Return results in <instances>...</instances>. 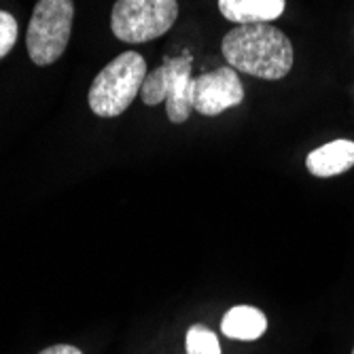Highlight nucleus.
I'll use <instances>...</instances> for the list:
<instances>
[{
  "instance_id": "1",
  "label": "nucleus",
  "mask_w": 354,
  "mask_h": 354,
  "mask_svg": "<svg viewBox=\"0 0 354 354\" xmlns=\"http://www.w3.org/2000/svg\"><path fill=\"white\" fill-rule=\"evenodd\" d=\"M221 51L234 71L266 81L286 77L295 59L293 43L270 24L236 26L225 35Z\"/></svg>"
},
{
  "instance_id": "2",
  "label": "nucleus",
  "mask_w": 354,
  "mask_h": 354,
  "mask_svg": "<svg viewBox=\"0 0 354 354\" xmlns=\"http://www.w3.org/2000/svg\"><path fill=\"white\" fill-rule=\"evenodd\" d=\"M147 79V62L136 51H125L111 59L89 87V109L98 117L123 115Z\"/></svg>"
},
{
  "instance_id": "3",
  "label": "nucleus",
  "mask_w": 354,
  "mask_h": 354,
  "mask_svg": "<svg viewBox=\"0 0 354 354\" xmlns=\"http://www.w3.org/2000/svg\"><path fill=\"white\" fill-rule=\"evenodd\" d=\"M75 19L73 0H39L30 17L26 47L37 66H51L68 47Z\"/></svg>"
},
{
  "instance_id": "4",
  "label": "nucleus",
  "mask_w": 354,
  "mask_h": 354,
  "mask_svg": "<svg viewBox=\"0 0 354 354\" xmlns=\"http://www.w3.org/2000/svg\"><path fill=\"white\" fill-rule=\"evenodd\" d=\"M176 17V0H117L111 30L121 43H149L166 35Z\"/></svg>"
},
{
  "instance_id": "5",
  "label": "nucleus",
  "mask_w": 354,
  "mask_h": 354,
  "mask_svg": "<svg viewBox=\"0 0 354 354\" xmlns=\"http://www.w3.org/2000/svg\"><path fill=\"white\" fill-rule=\"evenodd\" d=\"M244 85L238 71L223 66L196 79V95H193V111L206 117H216L223 111L242 104Z\"/></svg>"
},
{
  "instance_id": "6",
  "label": "nucleus",
  "mask_w": 354,
  "mask_h": 354,
  "mask_svg": "<svg viewBox=\"0 0 354 354\" xmlns=\"http://www.w3.org/2000/svg\"><path fill=\"white\" fill-rule=\"evenodd\" d=\"M306 168L318 178H329L348 172L350 168H354V142L333 140L314 149L306 157Z\"/></svg>"
},
{
  "instance_id": "7",
  "label": "nucleus",
  "mask_w": 354,
  "mask_h": 354,
  "mask_svg": "<svg viewBox=\"0 0 354 354\" xmlns=\"http://www.w3.org/2000/svg\"><path fill=\"white\" fill-rule=\"evenodd\" d=\"M286 9V0H218V11L225 19L238 26L272 24Z\"/></svg>"
},
{
  "instance_id": "8",
  "label": "nucleus",
  "mask_w": 354,
  "mask_h": 354,
  "mask_svg": "<svg viewBox=\"0 0 354 354\" xmlns=\"http://www.w3.org/2000/svg\"><path fill=\"white\" fill-rule=\"evenodd\" d=\"M268 329V318L261 310L252 306H236L223 316L221 331L230 339L252 342L259 339Z\"/></svg>"
},
{
  "instance_id": "9",
  "label": "nucleus",
  "mask_w": 354,
  "mask_h": 354,
  "mask_svg": "<svg viewBox=\"0 0 354 354\" xmlns=\"http://www.w3.org/2000/svg\"><path fill=\"white\" fill-rule=\"evenodd\" d=\"M189 62H193V57L187 51L180 57H166L162 66H157L155 71H151V75H147V79L142 83V89H140L142 102L147 106H157V104L166 102L174 77L178 75V71L183 66H187Z\"/></svg>"
},
{
  "instance_id": "10",
  "label": "nucleus",
  "mask_w": 354,
  "mask_h": 354,
  "mask_svg": "<svg viewBox=\"0 0 354 354\" xmlns=\"http://www.w3.org/2000/svg\"><path fill=\"white\" fill-rule=\"evenodd\" d=\"M191 66H193V62H189L187 66H183L170 85V93L166 98V113H168V119L172 123H185L193 113L196 79L191 77Z\"/></svg>"
},
{
  "instance_id": "11",
  "label": "nucleus",
  "mask_w": 354,
  "mask_h": 354,
  "mask_svg": "<svg viewBox=\"0 0 354 354\" xmlns=\"http://www.w3.org/2000/svg\"><path fill=\"white\" fill-rule=\"evenodd\" d=\"M187 354H223L216 333L204 325H193L187 331Z\"/></svg>"
},
{
  "instance_id": "12",
  "label": "nucleus",
  "mask_w": 354,
  "mask_h": 354,
  "mask_svg": "<svg viewBox=\"0 0 354 354\" xmlns=\"http://www.w3.org/2000/svg\"><path fill=\"white\" fill-rule=\"evenodd\" d=\"M17 32V19L7 11H0V57H5L15 47Z\"/></svg>"
},
{
  "instance_id": "13",
  "label": "nucleus",
  "mask_w": 354,
  "mask_h": 354,
  "mask_svg": "<svg viewBox=\"0 0 354 354\" xmlns=\"http://www.w3.org/2000/svg\"><path fill=\"white\" fill-rule=\"evenodd\" d=\"M39 354H83L77 346H71V344H57V346H49L45 348L43 352Z\"/></svg>"
},
{
  "instance_id": "14",
  "label": "nucleus",
  "mask_w": 354,
  "mask_h": 354,
  "mask_svg": "<svg viewBox=\"0 0 354 354\" xmlns=\"http://www.w3.org/2000/svg\"><path fill=\"white\" fill-rule=\"evenodd\" d=\"M352 354H354V348H352Z\"/></svg>"
}]
</instances>
